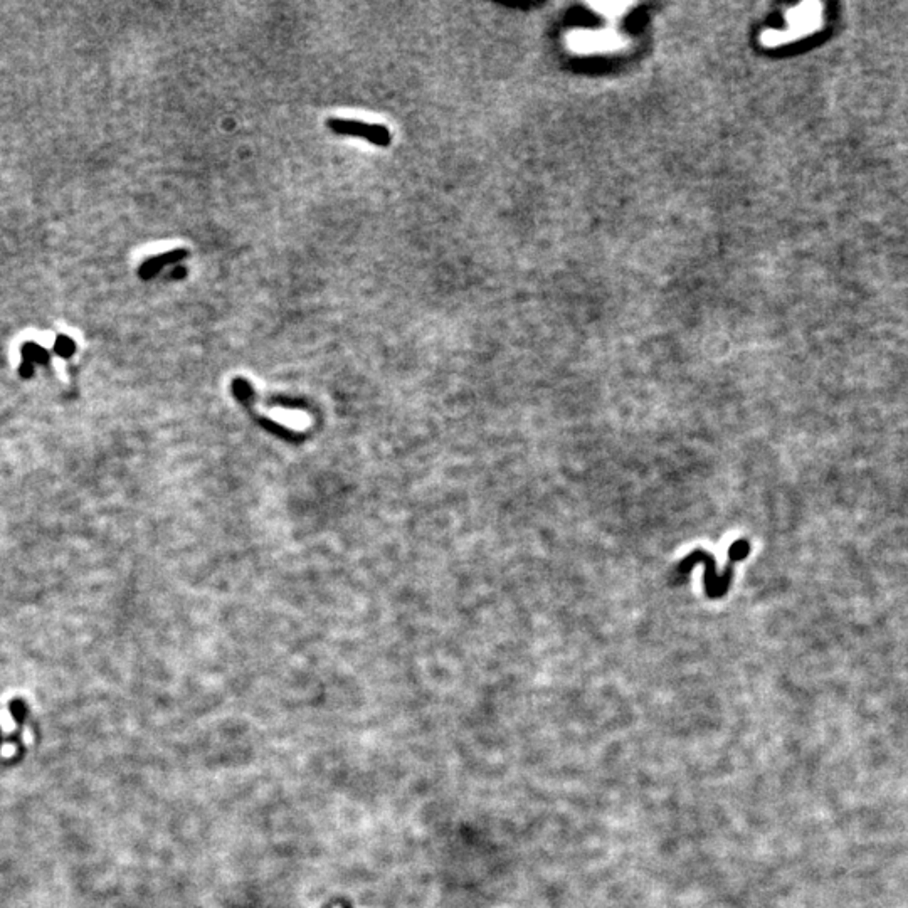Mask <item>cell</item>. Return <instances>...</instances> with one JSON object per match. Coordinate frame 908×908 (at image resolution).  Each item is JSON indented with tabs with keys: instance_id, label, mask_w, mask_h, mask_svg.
I'll return each mask as SVG.
<instances>
[{
	"instance_id": "1",
	"label": "cell",
	"mask_w": 908,
	"mask_h": 908,
	"mask_svg": "<svg viewBox=\"0 0 908 908\" xmlns=\"http://www.w3.org/2000/svg\"><path fill=\"white\" fill-rule=\"evenodd\" d=\"M821 19V6L818 4H802L794 8V11L789 12L788 15V29L785 30H779V32H774V30H769L762 36L764 44L767 46H777L782 44V42H788L792 37L801 36V34H806L807 30L816 27L819 24Z\"/></svg>"
},
{
	"instance_id": "2",
	"label": "cell",
	"mask_w": 908,
	"mask_h": 908,
	"mask_svg": "<svg viewBox=\"0 0 908 908\" xmlns=\"http://www.w3.org/2000/svg\"><path fill=\"white\" fill-rule=\"evenodd\" d=\"M327 127L328 130H332L333 133L337 135H343V137H352V138H360V140H365L372 145L382 147H389L392 143V135H390L389 128L384 127V125H372V123H363L360 120H352V118H328L327 120Z\"/></svg>"
},
{
	"instance_id": "3",
	"label": "cell",
	"mask_w": 908,
	"mask_h": 908,
	"mask_svg": "<svg viewBox=\"0 0 908 908\" xmlns=\"http://www.w3.org/2000/svg\"><path fill=\"white\" fill-rule=\"evenodd\" d=\"M626 41L612 30H573L567 36V46L576 52L618 51Z\"/></svg>"
},
{
	"instance_id": "4",
	"label": "cell",
	"mask_w": 908,
	"mask_h": 908,
	"mask_svg": "<svg viewBox=\"0 0 908 908\" xmlns=\"http://www.w3.org/2000/svg\"><path fill=\"white\" fill-rule=\"evenodd\" d=\"M187 258V251L185 249H175V251H168V253L158 254L155 258H151L149 261L142 264L140 268V276L143 280H149V278H154L160 269L167 266V264H173L177 261Z\"/></svg>"
},
{
	"instance_id": "5",
	"label": "cell",
	"mask_w": 908,
	"mask_h": 908,
	"mask_svg": "<svg viewBox=\"0 0 908 908\" xmlns=\"http://www.w3.org/2000/svg\"><path fill=\"white\" fill-rule=\"evenodd\" d=\"M594 11H597L599 14L604 17H621L626 14L628 8L633 7V4L628 2H599V4H592L590 6Z\"/></svg>"
},
{
	"instance_id": "6",
	"label": "cell",
	"mask_w": 908,
	"mask_h": 908,
	"mask_svg": "<svg viewBox=\"0 0 908 908\" xmlns=\"http://www.w3.org/2000/svg\"><path fill=\"white\" fill-rule=\"evenodd\" d=\"M14 754H15V745H12V744L4 745V749H2L4 757H11V755H14Z\"/></svg>"
},
{
	"instance_id": "7",
	"label": "cell",
	"mask_w": 908,
	"mask_h": 908,
	"mask_svg": "<svg viewBox=\"0 0 908 908\" xmlns=\"http://www.w3.org/2000/svg\"><path fill=\"white\" fill-rule=\"evenodd\" d=\"M24 742L25 744H32V733H30L29 728L24 730Z\"/></svg>"
},
{
	"instance_id": "8",
	"label": "cell",
	"mask_w": 908,
	"mask_h": 908,
	"mask_svg": "<svg viewBox=\"0 0 908 908\" xmlns=\"http://www.w3.org/2000/svg\"><path fill=\"white\" fill-rule=\"evenodd\" d=\"M335 908H340V907H335Z\"/></svg>"
}]
</instances>
